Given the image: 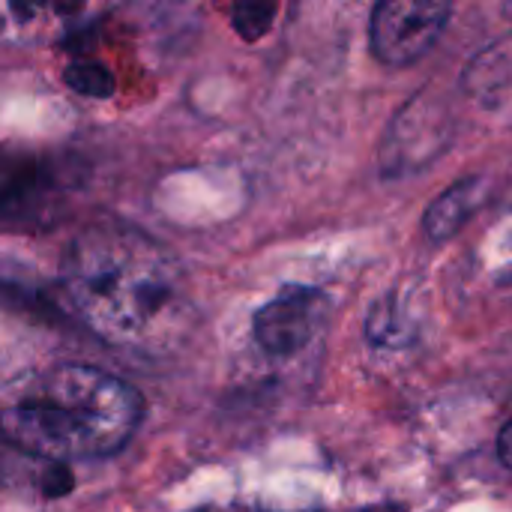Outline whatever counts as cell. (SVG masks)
I'll return each instance as SVG.
<instances>
[{"mask_svg":"<svg viewBox=\"0 0 512 512\" xmlns=\"http://www.w3.org/2000/svg\"><path fill=\"white\" fill-rule=\"evenodd\" d=\"M450 3L438 0H384L369 21V42L381 63L405 66L420 60L444 33Z\"/></svg>","mask_w":512,"mask_h":512,"instance_id":"cell-3","label":"cell"},{"mask_svg":"<svg viewBox=\"0 0 512 512\" xmlns=\"http://www.w3.org/2000/svg\"><path fill=\"white\" fill-rule=\"evenodd\" d=\"M63 81H66V87H72L75 93L90 96V99H108L117 90L114 75L96 60H72L63 69Z\"/></svg>","mask_w":512,"mask_h":512,"instance_id":"cell-7","label":"cell"},{"mask_svg":"<svg viewBox=\"0 0 512 512\" xmlns=\"http://www.w3.org/2000/svg\"><path fill=\"white\" fill-rule=\"evenodd\" d=\"M324 294L318 288L291 285L270 303H264L252 318V336L270 357H294L303 351L321 321Z\"/></svg>","mask_w":512,"mask_h":512,"instance_id":"cell-5","label":"cell"},{"mask_svg":"<svg viewBox=\"0 0 512 512\" xmlns=\"http://www.w3.org/2000/svg\"><path fill=\"white\" fill-rule=\"evenodd\" d=\"M273 15H276L273 3H237L231 9V24L246 42H255L270 30Z\"/></svg>","mask_w":512,"mask_h":512,"instance_id":"cell-8","label":"cell"},{"mask_svg":"<svg viewBox=\"0 0 512 512\" xmlns=\"http://www.w3.org/2000/svg\"><path fill=\"white\" fill-rule=\"evenodd\" d=\"M60 195L48 162L33 156H0V231L42 225L51 219Z\"/></svg>","mask_w":512,"mask_h":512,"instance_id":"cell-4","label":"cell"},{"mask_svg":"<svg viewBox=\"0 0 512 512\" xmlns=\"http://www.w3.org/2000/svg\"><path fill=\"white\" fill-rule=\"evenodd\" d=\"M141 414L135 387L84 363L27 372L0 393L3 441L57 465L117 453L135 435Z\"/></svg>","mask_w":512,"mask_h":512,"instance_id":"cell-2","label":"cell"},{"mask_svg":"<svg viewBox=\"0 0 512 512\" xmlns=\"http://www.w3.org/2000/svg\"><path fill=\"white\" fill-rule=\"evenodd\" d=\"M60 285L75 318L111 345L168 339L183 318L177 261L123 222L84 228L63 255Z\"/></svg>","mask_w":512,"mask_h":512,"instance_id":"cell-1","label":"cell"},{"mask_svg":"<svg viewBox=\"0 0 512 512\" xmlns=\"http://www.w3.org/2000/svg\"><path fill=\"white\" fill-rule=\"evenodd\" d=\"M486 201V180L483 177H468L456 186H450L426 213V234L432 240H447L453 237Z\"/></svg>","mask_w":512,"mask_h":512,"instance_id":"cell-6","label":"cell"},{"mask_svg":"<svg viewBox=\"0 0 512 512\" xmlns=\"http://www.w3.org/2000/svg\"><path fill=\"white\" fill-rule=\"evenodd\" d=\"M189 512H249L246 507H240V504H204V507H198V510H189Z\"/></svg>","mask_w":512,"mask_h":512,"instance_id":"cell-10","label":"cell"},{"mask_svg":"<svg viewBox=\"0 0 512 512\" xmlns=\"http://www.w3.org/2000/svg\"><path fill=\"white\" fill-rule=\"evenodd\" d=\"M498 450H501V459H504V465L512 468V420L507 423V429L501 432V444H498Z\"/></svg>","mask_w":512,"mask_h":512,"instance_id":"cell-9","label":"cell"}]
</instances>
